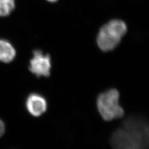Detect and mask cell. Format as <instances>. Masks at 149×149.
Segmentation results:
<instances>
[{"instance_id": "1", "label": "cell", "mask_w": 149, "mask_h": 149, "mask_svg": "<svg viewBox=\"0 0 149 149\" xmlns=\"http://www.w3.org/2000/svg\"><path fill=\"white\" fill-rule=\"evenodd\" d=\"M111 144L116 149H149V122L139 115L125 119L113 134Z\"/></svg>"}, {"instance_id": "2", "label": "cell", "mask_w": 149, "mask_h": 149, "mask_svg": "<svg viewBox=\"0 0 149 149\" xmlns=\"http://www.w3.org/2000/svg\"><path fill=\"white\" fill-rule=\"evenodd\" d=\"M127 30V25L122 21H111L100 31L97 38L98 47L104 52L113 50L120 43Z\"/></svg>"}, {"instance_id": "3", "label": "cell", "mask_w": 149, "mask_h": 149, "mask_svg": "<svg viewBox=\"0 0 149 149\" xmlns=\"http://www.w3.org/2000/svg\"><path fill=\"white\" fill-rule=\"evenodd\" d=\"M119 92L111 89L101 93L97 99V108L102 118L106 121L122 118L124 112L119 104Z\"/></svg>"}, {"instance_id": "4", "label": "cell", "mask_w": 149, "mask_h": 149, "mask_svg": "<svg viewBox=\"0 0 149 149\" xmlns=\"http://www.w3.org/2000/svg\"><path fill=\"white\" fill-rule=\"evenodd\" d=\"M33 58L30 61L29 70L37 77H49L52 68L50 56L44 55L39 50L33 52Z\"/></svg>"}, {"instance_id": "5", "label": "cell", "mask_w": 149, "mask_h": 149, "mask_svg": "<svg viewBox=\"0 0 149 149\" xmlns=\"http://www.w3.org/2000/svg\"><path fill=\"white\" fill-rule=\"evenodd\" d=\"M26 107L31 115L37 117L46 112L47 103L43 97L33 93L28 96L26 101Z\"/></svg>"}, {"instance_id": "6", "label": "cell", "mask_w": 149, "mask_h": 149, "mask_svg": "<svg viewBox=\"0 0 149 149\" xmlns=\"http://www.w3.org/2000/svg\"><path fill=\"white\" fill-rule=\"evenodd\" d=\"M15 48L8 41L0 39V61L5 63L11 62L16 56Z\"/></svg>"}, {"instance_id": "7", "label": "cell", "mask_w": 149, "mask_h": 149, "mask_svg": "<svg viewBox=\"0 0 149 149\" xmlns=\"http://www.w3.org/2000/svg\"><path fill=\"white\" fill-rule=\"evenodd\" d=\"M15 7V0H0V16L9 15Z\"/></svg>"}, {"instance_id": "8", "label": "cell", "mask_w": 149, "mask_h": 149, "mask_svg": "<svg viewBox=\"0 0 149 149\" xmlns=\"http://www.w3.org/2000/svg\"><path fill=\"white\" fill-rule=\"evenodd\" d=\"M5 132V126L3 121L0 119V137H1Z\"/></svg>"}, {"instance_id": "9", "label": "cell", "mask_w": 149, "mask_h": 149, "mask_svg": "<svg viewBox=\"0 0 149 149\" xmlns=\"http://www.w3.org/2000/svg\"><path fill=\"white\" fill-rule=\"evenodd\" d=\"M48 1H49V2H55V1H56L57 0H47Z\"/></svg>"}]
</instances>
